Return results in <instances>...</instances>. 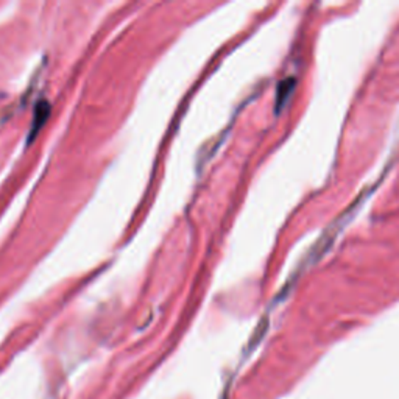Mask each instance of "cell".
<instances>
[{"mask_svg": "<svg viewBox=\"0 0 399 399\" xmlns=\"http://www.w3.org/2000/svg\"><path fill=\"white\" fill-rule=\"evenodd\" d=\"M52 113V106L50 103L47 100H39L36 105H35V113H33V119H31V126H30V131L27 136V143H31L35 139L36 136L39 134L44 129V125L49 121Z\"/></svg>", "mask_w": 399, "mask_h": 399, "instance_id": "obj_1", "label": "cell"}]
</instances>
